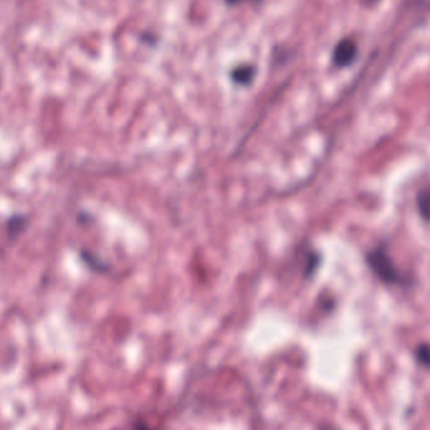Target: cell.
Returning a JSON list of instances; mask_svg holds the SVG:
<instances>
[{
	"mask_svg": "<svg viewBox=\"0 0 430 430\" xmlns=\"http://www.w3.org/2000/svg\"><path fill=\"white\" fill-rule=\"evenodd\" d=\"M367 261L369 267L382 282L388 284L402 283V275L395 267L394 262L384 244H380L379 247L375 248L374 251L369 252Z\"/></svg>",
	"mask_w": 430,
	"mask_h": 430,
	"instance_id": "obj_1",
	"label": "cell"
},
{
	"mask_svg": "<svg viewBox=\"0 0 430 430\" xmlns=\"http://www.w3.org/2000/svg\"><path fill=\"white\" fill-rule=\"evenodd\" d=\"M246 1H257V0H226L228 6H238V4L246 3Z\"/></svg>",
	"mask_w": 430,
	"mask_h": 430,
	"instance_id": "obj_6",
	"label": "cell"
},
{
	"mask_svg": "<svg viewBox=\"0 0 430 430\" xmlns=\"http://www.w3.org/2000/svg\"><path fill=\"white\" fill-rule=\"evenodd\" d=\"M358 56V46L351 39H342L338 43V46L333 50L332 59L333 63L336 64L340 68L347 67L353 63Z\"/></svg>",
	"mask_w": 430,
	"mask_h": 430,
	"instance_id": "obj_2",
	"label": "cell"
},
{
	"mask_svg": "<svg viewBox=\"0 0 430 430\" xmlns=\"http://www.w3.org/2000/svg\"><path fill=\"white\" fill-rule=\"evenodd\" d=\"M416 204H418V209H419L420 215L425 220L430 222V186L425 188L418 194Z\"/></svg>",
	"mask_w": 430,
	"mask_h": 430,
	"instance_id": "obj_3",
	"label": "cell"
},
{
	"mask_svg": "<svg viewBox=\"0 0 430 430\" xmlns=\"http://www.w3.org/2000/svg\"><path fill=\"white\" fill-rule=\"evenodd\" d=\"M416 359L424 365L430 367V345H420L416 349Z\"/></svg>",
	"mask_w": 430,
	"mask_h": 430,
	"instance_id": "obj_5",
	"label": "cell"
},
{
	"mask_svg": "<svg viewBox=\"0 0 430 430\" xmlns=\"http://www.w3.org/2000/svg\"><path fill=\"white\" fill-rule=\"evenodd\" d=\"M254 73H255V71H254L253 67L243 66V67L235 68L232 76H233L234 81H237L240 84H248V82H251L253 79Z\"/></svg>",
	"mask_w": 430,
	"mask_h": 430,
	"instance_id": "obj_4",
	"label": "cell"
},
{
	"mask_svg": "<svg viewBox=\"0 0 430 430\" xmlns=\"http://www.w3.org/2000/svg\"><path fill=\"white\" fill-rule=\"evenodd\" d=\"M367 1H376V0H367Z\"/></svg>",
	"mask_w": 430,
	"mask_h": 430,
	"instance_id": "obj_7",
	"label": "cell"
}]
</instances>
